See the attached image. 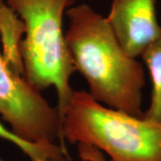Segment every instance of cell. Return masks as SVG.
Segmentation results:
<instances>
[{
    "label": "cell",
    "mask_w": 161,
    "mask_h": 161,
    "mask_svg": "<svg viewBox=\"0 0 161 161\" xmlns=\"http://www.w3.org/2000/svg\"><path fill=\"white\" fill-rule=\"evenodd\" d=\"M23 33L24 27L22 20L6 2L0 0V34L5 49L3 57L12 69L23 76V62L20 55V39Z\"/></svg>",
    "instance_id": "cell-6"
},
{
    "label": "cell",
    "mask_w": 161,
    "mask_h": 161,
    "mask_svg": "<svg viewBox=\"0 0 161 161\" xmlns=\"http://www.w3.org/2000/svg\"><path fill=\"white\" fill-rule=\"evenodd\" d=\"M107 20L123 48L132 58L161 34L156 0H112Z\"/></svg>",
    "instance_id": "cell-5"
},
{
    "label": "cell",
    "mask_w": 161,
    "mask_h": 161,
    "mask_svg": "<svg viewBox=\"0 0 161 161\" xmlns=\"http://www.w3.org/2000/svg\"><path fill=\"white\" fill-rule=\"evenodd\" d=\"M76 0H6L23 23L20 43L23 77L40 92L54 87L61 120L74 92L71 77L76 72L63 31L64 12Z\"/></svg>",
    "instance_id": "cell-3"
},
{
    "label": "cell",
    "mask_w": 161,
    "mask_h": 161,
    "mask_svg": "<svg viewBox=\"0 0 161 161\" xmlns=\"http://www.w3.org/2000/svg\"><path fill=\"white\" fill-rule=\"evenodd\" d=\"M77 145L78 156L81 161H110L101 150L87 144L79 143Z\"/></svg>",
    "instance_id": "cell-9"
},
{
    "label": "cell",
    "mask_w": 161,
    "mask_h": 161,
    "mask_svg": "<svg viewBox=\"0 0 161 161\" xmlns=\"http://www.w3.org/2000/svg\"><path fill=\"white\" fill-rule=\"evenodd\" d=\"M0 116L23 141L58 143L66 148L58 108H53L39 90L12 69L1 54Z\"/></svg>",
    "instance_id": "cell-4"
},
{
    "label": "cell",
    "mask_w": 161,
    "mask_h": 161,
    "mask_svg": "<svg viewBox=\"0 0 161 161\" xmlns=\"http://www.w3.org/2000/svg\"><path fill=\"white\" fill-rule=\"evenodd\" d=\"M64 142L87 144L110 161H161V123L110 108L74 91L62 122Z\"/></svg>",
    "instance_id": "cell-2"
},
{
    "label": "cell",
    "mask_w": 161,
    "mask_h": 161,
    "mask_svg": "<svg viewBox=\"0 0 161 161\" xmlns=\"http://www.w3.org/2000/svg\"><path fill=\"white\" fill-rule=\"evenodd\" d=\"M66 46L89 93L110 108L142 117L143 65L123 48L107 18L86 4L66 11Z\"/></svg>",
    "instance_id": "cell-1"
},
{
    "label": "cell",
    "mask_w": 161,
    "mask_h": 161,
    "mask_svg": "<svg viewBox=\"0 0 161 161\" xmlns=\"http://www.w3.org/2000/svg\"><path fill=\"white\" fill-rule=\"evenodd\" d=\"M141 57L149 70L152 85L150 107L142 117L161 123V34L145 48Z\"/></svg>",
    "instance_id": "cell-7"
},
{
    "label": "cell",
    "mask_w": 161,
    "mask_h": 161,
    "mask_svg": "<svg viewBox=\"0 0 161 161\" xmlns=\"http://www.w3.org/2000/svg\"><path fill=\"white\" fill-rule=\"evenodd\" d=\"M0 161H3V160H2V159H1V158H0Z\"/></svg>",
    "instance_id": "cell-10"
},
{
    "label": "cell",
    "mask_w": 161,
    "mask_h": 161,
    "mask_svg": "<svg viewBox=\"0 0 161 161\" xmlns=\"http://www.w3.org/2000/svg\"><path fill=\"white\" fill-rule=\"evenodd\" d=\"M0 138L16 146L30 161H72L67 149L60 144L31 143L16 136L0 123Z\"/></svg>",
    "instance_id": "cell-8"
}]
</instances>
